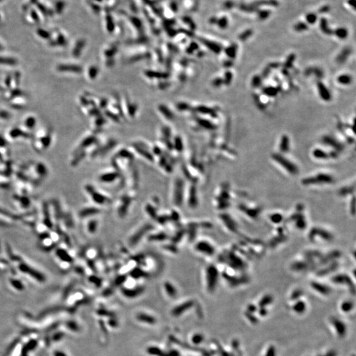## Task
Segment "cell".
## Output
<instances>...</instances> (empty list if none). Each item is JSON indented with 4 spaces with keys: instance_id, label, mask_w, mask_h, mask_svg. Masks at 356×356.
Instances as JSON below:
<instances>
[{
    "instance_id": "obj_51",
    "label": "cell",
    "mask_w": 356,
    "mask_h": 356,
    "mask_svg": "<svg viewBox=\"0 0 356 356\" xmlns=\"http://www.w3.org/2000/svg\"><path fill=\"white\" fill-rule=\"evenodd\" d=\"M37 0H31V3H34L37 2Z\"/></svg>"
},
{
    "instance_id": "obj_7",
    "label": "cell",
    "mask_w": 356,
    "mask_h": 356,
    "mask_svg": "<svg viewBox=\"0 0 356 356\" xmlns=\"http://www.w3.org/2000/svg\"><path fill=\"white\" fill-rule=\"evenodd\" d=\"M183 184L181 183V181H177L176 185L174 190V201L176 205H180L181 204V203L183 199Z\"/></svg>"
},
{
    "instance_id": "obj_32",
    "label": "cell",
    "mask_w": 356,
    "mask_h": 356,
    "mask_svg": "<svg viewBox=\"0 0 356 356\" xmlns=\"http://www.w3.org/2000/svg\"><path fill=\"white\" fill-rule=\"evenodd\" d=\"M295 56L294 54H291L287 59V60L285 63V66L288 68H290L292 66V64L295 60Z\"/></svg>"
},
{
    "instance_id": "obj_22",
    "label": "cell",
    "mask_w": 356,
    "mask_h": 356,
    "mask_svg": "<svg viewBox=\"0 0 356 356\" xmlns=\"http://www.w3.org/2000/svg\"><path fill=\"white\" fill-rule=\"evenodd\" d=\"M92 193L93 195L92 194V197L93 200L98 204H104L106 200V198L104 197V196L95 191H92Z\"/></svg>"
},
{
    "instance_id": "obj_15",
    "label": "cell",
    "mask_w": 356,
    "mask_h": 356,
    "mask_svg": "<svg viewBox=\"0 0 356 356\" xmlns=\"http://www.w3.org/2000/svg\"><path fill=\"white\" fill-rule=\"evenodd\" d=\"M289 148V140L288 136L286 135H284L281 139L280 145V151L282 152H286L288 151Z\"/></svg>"
},
{
    "instance_id": "obj_45",
    "label": "cell",
    "mask_w": 356,
    "mask_h": 356,
    "mask_svg": "<svg viewBox=\"0 0 356 356\" xmlns=\"http://www.w3.org/2000/svg\"><path fill=\"white\" fill-rule=\"evenodd\" d=\"M57 42H59V44L61 45H65V44H66V40L65 39L64 37L62 34L58 36Z\"/></svg>"
},
{
    "instance_id": "obj_12",
    "label": "cell",
    "mask_w": 356,
    "mask_h": 356,
    "mask_svg": "<svg viewBox=\"0 0 356 356\" xmlns=\"http://www.w3.org/2000/svg\"><path fill=\"white\" fill-rule=\"evenodd\" d=\"M221 219L222 222H224V224H225V225H226V227L228 228H229L230 230H232V231H235L236 229L235 227V224H234V221L232 220L230 216H229L227 215H223L221 216Z\"/></svg>"
},
{
    "instance_id": "obj_38",
    "label": "cell",
    "mask_w": 356,
    "mask_h": 356,
    "mask_svg": "<svg viewBox=\"0 0 356 356\" xmlns=\"http://www.w3.org/2000/svg\"><path fill=\"white\" fill-rule=\"evenodd\" d=\"M252 34V31H247L245 32H244L243 33H242L240 38L241 39V40H245L247 38H249Z\"/></svg>"
},
{
    "instance_id": "obj_27",
    "label": "cell",
    "mask_w": 356,
    "mask_h": 356,
    "mask_svg": "<svg viewBox=\"0 0 356 356\" xmlns=\"http://www.w3.org/2000/svg\"><path fill=\"white\" fill-rule=\"evenodd\" d=\"M138 319L140 320H141V321H143L147 323H154V321H155L152 317L148 316L147 314H139Z\"/></svg>"
},
{
    "instance_id": "obj_47",
    "label": "cell",
    "mask_w": 356,
    "mask_h": 356,
    "mask_svg": "<svg viewBox=\"0 0 356 356\" xmlns=\"http://www.w3.org/2000/svg\"><path fill=\"white\" fill-rule=\"evenodd\" d=\"M114 179H115V176L114 175H110V176L107 175L106 176L102 177V181L104 180L105 181H110L112 180H114Z\"/></svg>"
},
{
    "instance_id": "obj_30",
    "label": "cell",
    "mask_w": 356,
    "mask_h": 356,
    "mask_svg": "<svg viewBox=\"0 0 356 356\" xmlns=\"http://www.w3.org/2000/svg\"><path fill=\"white\" fill-rule=\"evenodd\" d=\"M303 295V292L301 289H295L291 295L290 298L293 301L299 299Z\"/></svg>"
},
{
    "instance_id": "obj_2",
    "label": "cell",
    "mask_w": 356,
    "mask_h": 356,
    "mask_svg": "<svg viewBox=\"0 0 356 356\" xmlns=\"http://www.w3.org/2000/svg\"><path fill=\"white\" fill-rule=\"evenodd\" d=\"M272 158L290 174L295 175L298 173V169L297 166L294 163L291 162L289 160L282 156L281 154L276 153L274 154H272Z\"/></svg>"
},
{
    "instance_id": "obj_18",
    "label": "cell",
    "mask_w": 356,
    "mask_h": 356,
    "mask_svg": "<svg viewBox=\"0 0 356 356\" xmlns=\"http://www.w3.org/2000/svg\"><path fill=\"white\" fill-rule=\"evenodd\" d=\"M354 306V304L352 301H344L341 305V309L344 313H348L353 309Z\"/></svg>"
},
{
    "instance_id": "obj_49",
    "label": "cell",
    "mask_w": 356,
    "mask_h": 356,
    "mask_svg": "<svg viewBox=\"0 0 356 356\" xmlns=\"http://www.w3.org/2000/svg\"><path fill=\"white\" fill-rule=\"evenodd\" d=\"M98 212L97 210L96 209H88L87 210H85L84 213H85V216H88L89 215H93L94 213H96Z\"/></svg>"
},
{
    "instance_id": "obj_23",
    "label": "cell",
    "mask_w": 356,
    "mask_h": 356,
    "mask_svg": "<svg viewBox=\"0 0 356 356\" xmlns=\"http://www.w3.org/2000/svg\"><path fill=\"white\" fill-rule=\"evenodd\" d=\"M164 287L165 289L166 290V292H167L168 294L171 297L174 296L176 294V290L174 288V287L173 286V285L171 284L169 282H166L165 283L164 285Z\"/></svg>"
},
{
    "instance_id": "obj_39",
    "label": "cell",
    "mask_w": 356,
    "mask_h": 356,
    "mask_svg": "<svg viewBox=\"0 0 356 356\" xmlns=\"http://www.w3.org/2000/svg\"><path fill=\"white\" fill-rule=\"evenodd\" d=\"M231 79H232V74H231V72H227L225 73V83L226 85H229L230 84V82L231 81Z\"/></svg>"
},
{
    "instance_id": "obj_52",
    "label": "cell",
    "mask_w": 356,
    "mask_h": 356,
    "mask_svg": "<svg viewBox=\"0 0 356 356\" xmlns=\"http://www.w3.org/2000/svg\"><path fill=\"white\" fill-rule=\"evenodd\" d=\"M318 356H320V355H318Z\"/></svg>"
},
{
    "instance_id": "obj_43",
    "label": "cell",
    "mask_w": 356,
    "mask_h": 356,
    "mask_svg": "<svg viewBox=\"0 0 356 356\" xmlns=\"http://www.w3.org/2000/svg\"><path fill=\"white\" fill-rule=\"evenodd\" d=\"M31 17H32V19L34 21V22H39L40 19H39L38 15L37 14V11H36L34 10V9H32V10L31 11Z\"/></svg>"
},
{
    "instance_id": "obj_4",
    "label": "cell",
    "mask_w": 356,
    "mask_h": 356,
    "mask_svg": "<svg viewBox=\"0 0 356 356\" xmlns=\"http://www.w3.org/2000/svg\"><path fill=\"white\" fill-rule=\"evenodd\" d=\"M331 322L338 336L344 338L346 336L347 332V326L345 323L338 318H332Z\"/></svg>"
},
{
    "instance_id": "obj_1",
    "label": "cell",
    "mask_w": 356,
    "mask_h": 356,
    "mask_svg": "<svg viewBox=\"0 0 356 356\" xmlns=\"http://www.w3.org/2000/svg\"><path fill=\"white\" fill-rule=\"evenodd\" d=\"M334 179L332 176L320 173L314 177L305 178L302 180V183L305 185H321V184H330L333 183Z\"/></svg>"
},
{
    "instance_id": "obj_25",
    "label": "cell",
    "mask_w": 356,
    "mask_h": 356,
    "mask_svg": "<svg viewBox=\"0 0 356 356\" xmlns=\"http://www.w3.org/2000/svg\"><path fill=\"white\" fill-rule=\"evenodd\" d=\"M335 34L339 38L344 39L348 37V31H347V30L345 28H338L335 31Z\"/></svg>"
},
{
    "instance_id": "obj_19",
    "label": "cell",
    "mask_w": 356,
    "mask_h": 356,
    "mask_svg": "<svg viewBox=\"0 0 356 356\" xmlns=\"http://www.w3.org/2000/svg\"><path fill=\"white\" fill-rule=\"evenodd\" d=\"M263 93L268 96L274 97L277 95L278 90L276 88L274 87H266L263 89Z\"/></svg>"
},
{
    "instance_id": "obj_44",
    "label": "cell",
    "mask_w": 356,
    "mask_h": 356,
    "mask_svg": "<svg viewBox=\"0 0 356 356\" xmlns=\"http://www.w3.org/2000/svg\"><path fill=\"white\" fill-rule=\"evenodd\" d=\"M307 20L309 22H310L311 24L314 23L317 20V17L315 15H313V14L308 15L307 16Z\"/></svg>"
},
{
    "instance_id": "obj_37",
    "label": "cell",
    "mask_w": 356,
    "mask_h": 356,
    "mask_svg": "<svg viewBox=\"0 0 356 356\" xmlns=\"http://www.w3.org/2000/svg\"><path fill=\"white\" fill-rule=\"evenodd\" d=\"M0 63H6V64H14L15 60L11 58H5V57H0Z\"/></svg>"
},
{
    "instance_id": "obj_5",
    "label": "cell",
    "mask_w": 356,
    "mask_h": 356,
    "mask_svg": "<svg viewBox=\"0 0 356 356\" xmlns=\"http://www.w3.org/2000/svg\"><path fill=\"white\" fill-rule=\"evenodd\" d=\"M195 247L197 251L207 255H212L215 251V248L210 243L205 241H200L197 243Z\"/></svg>"
},
{
    "instance_id": "obj_11",
    "label": "cell",
    "mask_w": 356,
    "mask_h": 356,
    "mask_svg": "<svg viewBox=\"0 0 356 356\" xmlns=\"http://www.w3.org/2000/svg\"><path fill=\"white\" fill-rule=\"evenodd\" d=\"M323 141L324 142V143L334 148L335 149L338 151L342 149V145L340 144L339 142L336 141V140H334L333 138L330 137V136H324Z\"/></svg>"
},
{
    "instance_id": "obj_29",
    "label": "cell",
    "mask_w": 356,
    "mask_h": 356,
    "mask_svg": "<svg viewBox=\"0 0 356 356\" xmlns=\"http://www.w3.org/2000/svg\"><path fill=\"white\" fill-rule=\"evenodd\" d=\"M141 291L138 289H125L123 290V294L128 297H135Z\"/></svg>"
},
{
    "instance_id": "obj_31",
    "label": "cell",
    "mask_w": 356,
    "mask_h": 356,
    "mask_svg": "<svg viewBox=\"0 0 356 356\" xmlns=\"http://www.w3.org/2000/svg\"><path fill=\"white\" fill-rule=\"evenodd\" d=\"M37 7H38V8L39 9V10L41 11V13H42L44 16L47 17V16H48V15H50V11L48 9H47L46 7V6H44L43 4H42V3H38V4H37Z\"/></svg>"
},
{
    "instance_id": "obj_16",
    "label": "cell",
    "mask_w": 356,
    "mask_h": 356,
    "mask_svg": "<svg viewBox=\"0 0 356 356\" xmlns=\"http://www.w3.org/2000/svg\"><path fill=\"white\" fill-rule=\"evenodd\" d=\"M350 53V50L348 48L344 49L343 51L340 53L339 56L337 57L336 61L339 63H343L346 62Z\"/></svg>"
},
{
    "instance_id": "obj_6",
    "label": "cell",
    "mask_w": 356,
    "mask_h": 356,
    "mask_svg": "<svg viewBox=\"0 0 356 356\" xmlns=\"http://www.w3.org/2000/svg\"><path fill=\"white\" fill-rule=\"evenodd\" d=\"M311 288L320 294L323 295H328L331 292V289L325 284H323L317 282H313L311 284Z\"/></svg>"
},
{
    "instance_id": "obj_35",
    "label": "cell",
    "mask_w": 356,
    "mask_h": 356,
    "mask_svg": "<svg viewBox=\"0 0 356 356\" xmlns=\"http://www.w3.org/2000/svg\"><path fill=\"white\" fill-rule=\"evenodd\" d=\"M37 33L38 36L43 38H48L50 37V34L48 32L44 31L42 28H38L37 31Z\"/></svg>"
},
{
    "instance_id": "obj_8",
    "label": "cell",
    "mask_w": 356,
    "mask_h": 356,
    "mask_svg": "<svg viewBox=\"0 0 356 356\" xmlns=\"http://www.w3.org/2000/svg\"><path fill=\"white\" fill-rule=\"evenodd\" d=\"M317 88L319 93L320 98L324 101H329L331 99V94L327 88L323 84V83L319 82L317 83Z\"/></svg>"
},
{
    "instance_id": "obj_10",
    "label": "cell",
    "mask_w": 356,
    "mask_h": 356,
    "mask_svg": "<svg viewBox=\"0 0 356 356\" xmlns=\"http://www.w3.org/2000/svg\"><path fill=\"white\" fill-rule=\"evenodd\" d=\"M332 281L334 283L338 284H345L348 285L349 287H351L350 288H354L353 284L352 283V280H350L348 276L344 275V274H339L334 276L332 279Z\"/></svg>"
},
{
    "instance_id": "obj_24",
    "label": "cell",
    "mask_w": 356,
    "mask_h": 356,
    "mask_svg": "<svg viewBox=\"0 0 356 356\" xmlns=\"http://www.w3.org/2000/svg\"><path fill=\"white\" fill-rule=\"evenodd\" d=\"M65 6V2L62 1V0H59V1L56 2L55 4V11L56 13L57 14H61L64 9Z\"/></svg>"
},
{
    "instance_id": "obj_3",
    "label": "cell",
    "mask_w": 356,
    "mask_h": 356,
    "mask_svg": "<svg viewBox=\"0 0 356 356\" xmlns=\"http://www.w3.org/2000/svg\"><path fill=\"white\" fill-rule=\"evenodd\" d=\"M207 288L210 292L215 289L218 280V272L215 266H210L207 268L206 272Z\"/></svg>"
},
{
    "instance_id": "obj_34",
    "label": "cell",
    "mask_w": 356,
    "mask_h": 356,
    "mask_svg": "<svg viewBox=\"0 0 356 356\" xmlns=\"http://www.w3.org/2000/svg\"><path fill=\"white\" fill-rule=\"evenodd\" d=\"M261 82H262V79H261L260 77L257 75L255 76L252 79V85L254 87H258L260 85Z\"/></svg>"
},
{
    "instance_id": "obj_46",
    "label": "cell",
    "mask_w": 356,
    "mask_h": 356,
    "mask_svg": "<svg viewBox=\"0 0 356 356\" xmlns=\"http://www.w3.org/2000/svg\"><path fill=\"white\" fill-rule=\"evenodd\" d=\"M259 314L261 317H265L268 314V311L265 307H260L259 310Z\"/></svg>"
},
{
    "instance_id": "obj_26",
    "label": "cell",
    "mask_w": 356,
    "mask_h": 356,
    "mask_svg": "<svg viewBox=\"0 0 356 356\" xmlns=\"http://www.w3.org/2000/svg\"><path fill=\"white\" fill-rule=\"evenodd\" d=\"M236 52H237V47L236 46H232L228 47V48L225 50V53L228 55V57L231 58H234L236 56Z\"/></svg>"
},
{
    "instance_id": "obj_17",
    "label": "cell",
    "mask_w": 356,
    "mask_h": 356,
    "mask_svg": "<svg viewBox=\"0 0 356 356\" xmlns=\"http://www.w3.org/2000/svg\"><path fill=\"white\" fill-rule=\"evenodd\" d=\"M192 305V303L191 302H187L185 304H184L183 305H180L179 307H176L175 309L174 310L173 313L176 315H178V314H180V313H183V311H185L187 309H188L189 307H190Z\"/></svg>"
},
{
    "instance_id": "obj_21",
    "label": "cell",
    "mask_w": 356,
    "mask_h": 356,
    "mask_svg": "<svg viewBox=\"0 0 356 356\" xmlns=\"http://www.w3.org/2000/svg\"><path fill=\"white\" fill-rule=\"evenodd\" d=\"M313 154L314 157L319 159H326L329 157V155L327 154L324 152L323 150L319 149V148H317V149L314 150L313 152Z\"/></svg>"
},
{
    "instance_id": "obj_40",
    "label": "cell",
    "mask_w": 356,
    "mask_h": 356,
    "mask_svg": "<svg viewBox=\"0 0 356 356\" xmlns=\"http://www.w3.org/2000/svg\"><path fill=\"white\" fill-rule=\"evenodd\" d=\"M295 28L297 31L300 32V31H305V29H307V26L305 25L304 23H299L295 27Z\"/></svg>"
},
{
    "instance_id": "obj_13",
    "label": "cell",
    "mask_w": 356,
    "mask_h": 356,
    "mask_svg": "<svg viewBox=\"0 0 356 356\" xmlns=\"http://www.w3.org/2000/svg\"><path fill=\"white\" fill-rule=\"evenodd\" d=\"M293 310L298 314L304 313L307 309V306L305 303L303 301L299 300L297 301L293 306Z\"/></svg>"
},
{
    "instance_id": "obj_53",
    "label": "cell",
    "mask_w": 356,
    "mask_h": 356,
    "mask_svg": "<svg viewBox=\"0 0 356 356\" xmlns=\"http://www.w3.org/2000/svg\"><path fill=\"white\" fill-rule=\"evenodd\" d=\"M0 1H2V0H0Z\"/></svg>"
},
{
    "instance_id": "obj_42",
    "label": "cell",
    "mask_w": 356,
    "mask_h": 356,
    "mask_svg": "<svg viewBox=\"0 0 356 356\" xmlns=\"http://www.w3.org/2000/svg\"><path fill=\"white\" fill-rule=\"evenodd\" d=\"M203 336L200 334L195 335L193 338V341L196 344L200 343L202 341H203Z\"/></svg>"
},
{
    "instance_id": "obj_14",
    "label": "cell",
    "mask_w": 356,
    "mask_h": 356,
    "mask_svg": "<svg viewBox=\"0 0 356 356\" xmlns=\"http://www.w3.org/2000/svg\"><path fill=\"white\" fill-rule=\"evenodd\" d=\"M272 301H273V298H272V295H270L269 294L265 295L259 301V306L260 308V307H265L266 306L270 305L272 303Z\"/></svg>"
},
{
    "instance_id": "obj_50",
    "label": "cell",
    "mask_w": 356,
    "mask_h": 356,
    "mask_svg": "<svg viewBox=\"0 0 356 356\" xmlns=\"http://www.w3.org/2000/svg\"><path fill=\"white\" fill-rule=\"evenodd\" d=\"M239 345H240L239 341L237 340H234V341L232 342V348L236 349L239 348Z\"/></svg>"
},
{
    "instance_id": "obj_20",
    "label": "cell",
    "mask_w": 356,
    "mask_h": 356,
    "mask_svg": "<svg viewBox=\"0 0 356 356\" xmlns=\"http://www.w3.org/2000/svg\"><path fill=\"white\" fill-rule=\"evenodd\" d=\"M338 82L342 85H349L352 81V77L348 75H342L338 77Z\"/></svg>"
},
{
    "instance_id": "obj_41",
    "label": "cell",
    "mask_w": 356,
    "mask_h": 356,
    "mask_svg": "<svg viewBox=\"0 0 356 356\" xmlns=\"http://www.w3.org/2000/svg\"><path fill=\"white\" fill-rule=\"evenodd\" d=\"M247 312L249 313H254L257 311V307L256 305H255L253 304H250L247 306Z\"/></svg>"
},
{
    "instance_id": "obj_48",
    "label": "cell",
    "mask_w": 356,
    "mask_h": 356,
    "mask_svg": "<svg viewBox=\"0 0 356 356\" xmlns=\"http://www.w3.org/2000/svg\"><path fill=\"white\" fill-rule=\"evenodd\" d=\"M320 356H337V353L335 351V350H329L328 352H326L324 355H320Z\"/></svg>"
},
{
    "instance_id": "obj_28",
    "label": "cell",
    "mask_w": 356,
    "mask_h": 356,
    "mask_svg": "<svg viewBox=\"0 0 356 356\" xmlns=\"http://www.w3.org/2000/svg\"><path fill=\"white\" fill-rule=\"evenodd\" d=\"M245 316L252 324H257L259 322L258 319L254 315L253 313H251L246 311L245 313Z\"/></svg>"
},
{
    "instance_id": "obj_33",
    "label": "cell",
    "mask_w": 356,
    "mask_h": 356,
    "mask_svg": "<svg viewBox=\"0 0 356 356\" xmlns=\"http://www.w3.org/2000/svg\"><path fill=\"white\" fill-rule=\"evenodd\" d=\"M265 356H276V350L274 346H270L266 350Z\"/></svg>"
},
{
    "instance_id": "obj_36",
    "label": "cell",
    "mask_w": 356,
    "mask_h": 356,
    "mask_svg": "<svg viewBox=\"0 0 356 356\" xmlns=\"http://www.w3.org/2000/svg\"><path fill=\"white\" fill-rule=\"evenodd\" d=\"M195 195H196V193H195V189H192L191 192H190V197H190V199H189V203H190L189 204L192 206H194L196 204L195 203V200H196Z\"/></svg>"
},
{
    "instance_id": "obj_9",
    "label": "cell",
    "mask_w": 356,
    "mask_h": 356,
    "mask_svg": "<svg viewBox=\"0 0 356 356\" xmlns=\"http://www.w3.org/2000/svg\"><path fill=\"white\" fill-rule=\"evenodd\" d=\"M149 230H150L149 225H145V226L141 228L139 231H136L133 237H131V238L130 240V243H131L132 245H135V243H137L139 241V240H141L142 237H143V235Z\"/></svg>"
}]
</instances>
